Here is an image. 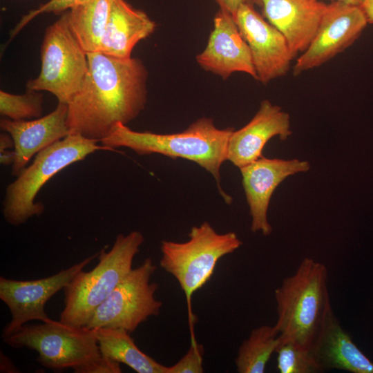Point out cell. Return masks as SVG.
<instances>
[{
  "mask_svg": "<svg viewBox=\"0 0 373 373\" xmlns=\"http://www.w3.org/2000/svg\"><path fill=\"white\" fill-rule=\"evenodd\" d=\"M312 350L323 371L335 369L352 373H373V362L355 345L334 313L326 321Z\"/></svg>",
  "mask_w": 373,
  "mask_h": 373,
  "instance_id": "d6986e66",
  "label": "cell"
},
{
  "mask_svg": "<svg viewBox=\"0 0 373 373\" xmlns=\"http://www.w3.org/2000/svg\"><path fill=\"white\" fill-rule=\"evenodd\" d=\"M189 238L184 242L162 241L160 265L176 279L184 293L191 342H195L192 296L212 277L218 261L238 249L242 241L234 232L218 233L207 221L192 227Z\"/></svg>",
  "mask_w": 373,
  "mask_h": 373,
  "instance_id": "5b68a950",
  "label": "cell"
},
{
  "mask_svg": "<svg viewBox=\"0 0 373 373\" xmlns=\"http://www.w3.org/2000/svg\"><path fill=\"white\" fill-rule=\"evenodd\" d=\"M67 117L68 104L58 103L49 114L34 119H1V129L10 134L15 144L12 175L17 176L35 154L70 134Z\"/></svg>",
  "mask_w": 373,
  "mask_h": 373,
  "instance_id": "2e32d148",
  "label": "cell"
},
{
  "mask_svg": "<svg viewBox=\"0 0 373 373\" xmlns=\"http://www.w3.org/2000/svg\"><path fill=\"white\" fill-rule=\"evenodd\" d=\"M44 95L41 91L27 90L16 95L0 90V114L12 120H28L41 117Z\"/></svg>",
  "mask_w": 373,
  "mask_h": 373,
  "instance_id": "603a6c76",
  "label": "cell"
},
{
  "mask_svg": "<svg viewBox=\"0 0 373 373\" xmlns=\"http://www.w3.org/2000/svg\"><path fill=\"white\" fill-rule=\"evenodd\" d=\"M15 147L12 137L8 133H1L0 135V151L8 150Z\"/></svg>",
  "mask_w": 373,
  "mask_h": 373,
  "instance_id": "f546056e",
  "label": "cell"
},
{
  "mask_svg": "<svg viewBox=\"0 0 373 373\" xmlns=\"http://www.w3.org/2000/svg\"><path fill=\"white\" fill-rule=\"evenodd\" d=\"M233 131V128H218L208 117L200 118L183 131L171 134L135 131L117 123L100 142L113 150L126 147L140 155L157 153L192 161L212 175L220 194L227 204H231L232 198L221 187L220 168L227 160Z\"/></svg>",
  "mask_w": 373,
  "mask_h": 373,
  "instance_id": "7a4b0ae2",
  "label": "cell"
},
{
  "mask_svg": "<svg viewBox=\"0 0 373 373\" xmlns=\"http://www.w3.org/2000/svg\"><path fill=\"white\" fill-rule=\"evenodd\" d=\"M252 1L261 5L264 16L285 37L294 57L308 47L327 8L319 0Z\"/></svg>",
  "mask_w": 373,
  "mask_h": 373,
  "instance_id": "e0dca14e",
  "label": "cell"
},
{
  "mask_svg": "<svg viewBox=\"0 0 373 373\" xmlns=\"http://www.w3.org/2000/svg\"><path fill=\"white\" fill-rule=\"evenodd\" d=\"M279 334L274 325L254 329L240 345L235 360L239 373H263L271 355L280 345Z\"/></svg>",
  "mask_w": 373,
  "mask_h": 373,
  "instance_id": "7402d4cb",
  "label": "cell"
},
{
  "mask_svg": "<svg viewBox=\"0 0 373 373\" xmlns=\"http://www.w3.org/2000/svg\"><path fill=\"white\" fill-rule=\"evenodd\" d=\"M341 2L347 5L361 7L365 0H331Z\"/></svg>",
  "mask_w": 373,
  "mask_h": 373,
  "instance_id": "1f68e13d",
  "label": "cell"
},
{
  "mask_svg": "<svg viewBox=\"0 0 373 373\" xmlns=\"http://www.w3.org/2000/svg\"><path fill=\"white\" fill-rule=\"evenodd\" d=\"M111 3V0H90L67 12L70 29L87 54L100 52Z\"/></svg>",
  "mask_w": 373,
  "mask_h": 373,
  "instance_id": "44dd1931",
  "label": "cell"
},
{
  "mask_svg": "<svg viewBox=\"0 0 373 373\" xmlns=\"http://www.w3.org/2000/svg\"><path fill=\"white\" fill-rule=\"evenodd\" d=\"M326 266L305 258L295 272L286 277L274 292L280 341L312 347L334 313L328 291Z\"/></svg>",
  "mask_w": 373,
  "mask_h": 373,
  "instance_id": "3957f363",
  "label": "cell"
},
{
  "mask_svg": "<svg viewBox=\"0 0 373 373\" xmlns=\"http://www.w3.org/2000/svg\"><path fill=\"white\" fill-rule=\"evenodd\" d=\"M361 8L365 15L367 22L373 23V0H365Z\"/></svg>",
  "mask_w": 373,
  "mask_h": 373,
  "instance_id": "4dcf8cb0",
  "label": "cell"
},
{
  "mask_svg": "<svg viewBox=\"0 0 373 373\" xmlns=\"http://www.w3.org/2000/svg\"><path fill=\"white\" fill-rule=\"evenodd\" d=\"M41 69L26 90L47 91L68 104L80 89L88 69V55L73 35L68 12L47 27L41 45Z\"/></svg>",
  "mask_w": 373,
  "mask_h": 373,
  "instance_id": "ba28073f",
  "label": "cell"
},
{
  "mask_svg": "<svg viewBox=\"0 0 373 373\" xmlns=\"http://www.w3.org/2000/svg\"><path fill=\"white\" fill-rule=\"evenodd\" d=\"M15 160L14 151L3 150L0 151V162L2 165H12Z\"/></svg>",
  "mask_w": 373,
  "mask_h": 373,
  "instance_id": "f1b7e54d",
  "label": "cell"
},
{
  "mask_svg": "<svg viewBox=\"0 0 373 373\" xmlns=\"http://www.w3.org/2000/svg\"><path fill=\"white\" fill-rule=\"evenodd\" d=\"M196 60L202 68L223 79L242 72L257 79L248 44L233 16L220 9L215 15L207 45Z\"/></svg>",
  "mask_w": 373,
  "mask_h": 373,
  "instance_id": "5bb4252c",
  "label": "cell"
},
{
  "mask_svg": "<svg viewBox=\"0 0 373 373\" xmlns=\"http://www.w3.org/2000/svg\"><path fill=\"white\" fill-rule=\"evenodd\" d=\"M155 27L146 12L126 0H111L100 52L117 58H130L135 46L150 36Z\"/></svg>",
  "mask_w": 373,
  "mask_h": 373,
  "instance_id": "ac0fdd59",
  "label": "cell"
},
{
  "mask_svg": "<svg viewBox=\"0 0 373 373\" xmlns=\"http://www.w3.org/2000/svg\"><path fill=\"white\" fill-rule=\"evenodd\" d=\"M203 345L191 343L186 354L174 365L167 367V373H202L203 369Z\"/></svg>",
  "mask_w": 373,
  "mask_h": 373,
  "instance_id": "484cf974",
  "label": "cell"
},
{
  "mask_svg": "<svg viewBox=\"0 0 373 373\" xmlns=\"http://www.w3.org/2000/svg\"><path fill=\"white\" fill-rule=\"evenodd\" d=\"M277 367L280 373H317L323 372L312 349L289 341L280 342Z\"/></svg>",
  "mask_w": 373,
  "mask_h": 373,
  "instance_id": "cb8c5ba5",
  "label": "cell"
},
{
  "mask_svg": "<svg viewBox=\"0 0 373 373\" xmlns=\"http://www.w3.org/2000/svg\"><path fill=\"white\" fill-rule=\"evenodd\" d=\"M220 6V10L227 12L233 17L239 7L247 0H215Z\"/></svg>",
  "mask_w": 373,
  "mask_h": 373,
  "instance_id": "83f0119b",
  "label": "cell"
},
{
  "mask_svg": "<svg viewBox=\"0 0 373 373\" xmlns=\"http://www.w3.org/2000/svg\"><path fill=\"white\" fill-rule=\"evenodd\" d=\"M233 17L249 46L257 80L266 84L285 75L294 57L283 34L248 1L239 7Z\"/></svg>",
  "mask_w": 373,
  "mask_h": 373,
  "instance_id": "7c38bea8",
  "label": "cell"
},
{
  "mask_svg": "<svg viewBox=\"0 0 373 373\" xmlns=\"http://www.w3.org/2000/svg\"><path fill=\"white\" fill-rule=\"evenodd\" d=\"M144 238L139 231L119 234L112 248L98 253V263L90 271H79L64 288V307L59 321L85 327L97 308L133 269L134 257Z\"/></svg>",
  "mask_w": 373,
  "mask_h": 373,
  "instance_id": "277c9868",
  "label": "cell"
},
{
  "mask_svg": "<svg viewBox=\"0 0 373 373\" xmlns=\"http://www.w3.org/2000/svg\"><path fill=\"white\" fill-rule=\"evenodd\" d=\"M95 330L102 356L124 363L138 373H167V366L141 351L126 330L106 327Z\"/></svg>",
  "mask_w": 373,
  "mask_h": 373,
  "instance_id": "ffe728a7",
  "label": "cell"
},
{
  "mask_svg": "<svg viewBox=\"0 0 373 373\" xmlns=\"http://www.w3.org/2000/svg\"><path fill=\"white\" fill-rule=\"evenodd\" d=\"M239 169L251 218V230L269 236L272 227L268 221L267 211L274 191L287 178L308 171L310 164L298 159L262 156Z\"/></svg>",
  "mask_w": 373,
  "mask_h": 373,
  "instance_id": "4fadbf2b",
  "label": "cell"
},
{
  "mask_svg": "<svg viewBox=\"0 0 373 373\" xmlns=\"http://www.w3.org/2000/svg\"><path fill=\"white\" fill-rule=\"evenodd\" d=\"M75 373H120V363L101 355L95 361L74 371Z\"/></svg>",
  "mask_w": 373,
  "mask_h": 373,
  "instance_id": "4316f807",
  "label": "cell"
},
{
  "mask_svg": "<svg viewBox=\"0 0 373 373\" xmlns=\"http://www.w3.org/2000/svg\"><path fill=\"white\" fill-rule=\"evenodd\" d=\"M367 23L361 7L337 1L327 4L314 37L296 59L293 74L298 75L332 59L354 42Z\"/></svg>",
  "mask_w": 373,
  "mask_h": 373,
  "instance_id": "8fae6325",
  "label": "cell"
},
{
  "mask_svg": "<svg viewBox=\"0 0 373 373\" xmlns=\"http://www.w3.org/2000/svg\"><path fill=\"white\" fill-rule=\"evenodd\" d=\"M97 256L98 254H93L54 275L37 280H17L1 276L0 299L11 314L10 321L2 330V338L15 334L30 321L50 320L44 310L46 303Z\"/></svg>",
  "mask_w": 373,
  "mask_h": 373,
  "instance_id": "30bf717a",
  "label": "cell"
},
{
  "mask_svg": "<svg viewBox=\"0 0 373 373\" xmlns=\"http://www.w3.org/2000/svg\"><path fill=\"white\" fill-rule=\"evenodd\" d=\"M291 133L289 115L264 99L254 117L231 133L227 160L240 169L262 157L265 144L271 138L278 136L286 140Z\"/></svg>",
  "mask_w": 373,
  "mask_h": 373,
  "instance_id": "9a60e30c",
  "label": "cell"
},
{
  "mask_svg": "<svg viewBox=\"0 0 373 373\" xmlns=\"http://www.w3.org/2000/svg\"><path fill=\"white\" fill-rule=\"evenodd\" d=\"M90 0H49L37 8L30 10L23 15L19 22L10 32V41L31 20L37 16L44 13L59 14L66 10L84 3Z\"/></svg>",
  "mask_w": 373,
  "mask_h": 373,
  "instance_id": "d4e9b609",
  "label": "cell"
},
{
  "mask_svg": "<svg viewBox=\"0 0 373 373\" xmlns=\"http://www.w3.org/2000/svg\"><path fill=\"white\" fill-rule=\"evenodd\" d=\"M97 142L80 135L69 134L36 154L33 162L6 187L2 209L6 221L19 226L30 218L41 215L44 206L36 202L35 198L51 178L97 151H114L98 145Z\"/></svg>",
  "mask_w": 373,
  "mask_h": 373,
  "instance_id": "8992f818",
  "label": "cell"
},
{
  "mask_svg": "<svg viewBox=\"0 0 373 373\" xmlns=\"http://www.w3.org/2000/svg\"><path fill=\"white\" fill-rule=\"evenodd\" d=\"M88 69L79 91L68 104L70 134L100 142L117 123L126 124L147 101V70L138 58L88 53Z\"/></svg>",
  "mask_w": 373,
  "mask_h": 373,
  "instance_id": "6da1fadb",
  "label": "cell"
},
{
  "mask_svg": "<svg viewBox=\"0 0 373 373\" xmlns=\"http://www.w3.org/2000/svg\"><path fill=\"white\" fill-rule=\"evenodd\" d=\"M12 348L36 351L37 361L54 371H73L101 356L95 329L75 327L60 321L23 325L3 338Z\"/></svg>",
  "mask_w": 373,
  "mask_h": 373,
  "instance_id": "52a82bcc",
  "label": "cell"
},
{
  "mask_svg": "<svg viewBox=\"0 0 373 373\" xmlns=\"http://www.w3.org/2000/svg\"><path fill=\"white\" fill-rule=\"evenodd\" d=\"M156 269L150 258L133 269L97 308L85 327L123 329L132 333L149 317L158 316L162 303L155 297L157 285L150 282Z\"/></svg>",
  "mask_w": 373,
  "mask_h": 373,
  "instance_id": "9c48e42d",
  "label": "cell"
}]
</instances>
